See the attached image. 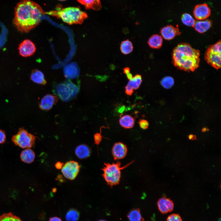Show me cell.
I'll use <instances>...</instances> for the list:
<instances>
[{"mask_svg":"<svg viewBox=\"0 0 221 221\" xmlns=\"http://www.w3.org/2000/svg\"><path fill=\"white\" fill-rule=\"evenodd\" d=\"M212 25V22L210 20L196 21L193 27L197 32L202 33L209 29L211 27Z\"/></svg>","mask_w":221,"mask_h":221,"instance_id":"cell-16","label":"cell"},{"mask_svg":"<svg viewBox=\"0 0 221 221\" xmlns=\"http://www.w3.org/2000/svg\"><path fill=\"white\" fill-rule=\"evenodd\" d=\"M18 49L19 54L21 56L27 57L33 55L35 53L36 48L32 41L26 39L20 44Z\"/></svg>","mask_w":221,"mask_h":221,"instance_id":"cell-9","label":"cell"},{"mask_svg":"<svg viewBox=\"0 0 221 221\" xmlns=\"http://www.w3.org/2000/svg\"><path fill=\"white\" fill-rule=\"evenodd\" d=\"M121 126L125 129L133 128L134 125V119L130 115L126 114L122 116L119 119Z\"/></svg>","mask_w":221,"mask_h":221,"instance_id":"cell-21","label":"cell"},{"mask_svg":"<svg viewBox=\"0 0 221 221\" xmlns=\"http://www.w3.org/2000/svg\"><path fill=\"white\" fill-rule=\"evenodd\" d=\"M12 140L14 144L22 148H30L34 144L35 137L21 128L17 133L12 136Z\"/></svg>","mask_w":221,"mask_h":221,"instance_id":"cell-7","label":"cell"},{"mask_svg":"<svg viewBox=\"0 0 221 221\" xmlns=\"http://www.w3.org/2000/svg\"><path fill=\"white\" fill-rule=\"evenodd\" d=\"M79 217V211L75 209H71L67 212L65 219L67 221H77Z\"/></svg>","mask_w":221,"mask_h":221,"instance_id":"cell-25","label":"cell"},{"mask_svg":"<svg viewBox=\"0 0 221 221\" xmlns=\"http://www.w3.org/2000/svg\"><path fill=\"white\" fill-rule=\"evenodd\" d=\"M221 41H219L214 44L210 45L204 54L206 62L216 69L221 67Z\"/></svg>","mask_w":221,"mask_h":221,"instance_id":"cell-5","label":"cell"},{"mask_svg":"<svg viewBox=\"0 0 221 221\" xmlns=\"http://www.w3.org/2000/svg\"><path fill=\"white\" fill-rule=\"evenodd\" d=\"M166 221H183V220L179 214L173 213L170 214L168 216Z\"/></svg>","mask_w":221,"mask_h":221,"instance_id":"cell-29","label":"cell"},{"mask_svg":"<svg viewBox=\"0 0 221 221\" xmlns=\"http://www.w3.org/2000/svg\"><path fill=\"white\" fill-rule=\"evenodd\" d=\"M125 107L124 106L120 107L118 110V112L120 113H122L124 110Z\"/></svg>","mask_w":221,"mask_h":221,"instance_id":"cell-38","label":"cell"},{"mask_svg":"<svg viewBox=\"0 0 221 221\" xmlns=\"http://www.w3.org/2000/svg\"><path fill=\"white\" fill-rule=\"evenodd\" d=\"M211 10L206 3L199 4L196 5L194 8L193 14L195 18L198 20H204L210 15Z\"/></svg>","mask_w":221,"mask_h":221,"instance_id":"cell-10","label":"cell"},{"mask_svg":"<svg viewBox=\"0 0 221 221\" xmlns=\"http://www.w3.org/2000/svg\"><path fill=\"white\" fill-rule=\"evenodd\" d=\"M30 79L35 83L45 85L46 81L45 79L43 73L37 69L33 70L30 76Z\"/></svg>","mask_w":221,"mask_h":221,"instance_id":"cell-18","label":"cell"},{"mask_svg":"<svg viewBox=\"0 0 221 221\" xmlns=\"http://www.w3.org/2000/svg\"><path fill=\"white\" fill-rule=\"evenodd\" d=\"M44 14L37 3L31 0H21L15 7L13 23L18 31L27 33L38 25Z\"/></svg>","mask_w":221,"mask_h":221,"instance_id":"cell-1","label":"cell"},{"mask_svg":"<svg viewBox=\"0 0 221 221\" xmlns=\"http://www.w3.org/2000/svg\"><path fill=\"white\" fill-rule=\"evenodd\" d=\"M133 161L122 167L118 161L115 163H104L102 169L103 172L102 176L107 184L110 187L118 184L121 178V171L128 166Z\"/></svg>","mask_w":221,"mask_h":221,"instance_id":"cell-4","label":"cell"},{"mask_svg":"<svg viewBox=\"0 0 221 221\" xmlns=\"http://www.w3.org/2000/svg\"><path fill=\"white\" fill-rule=\"evenodd\" d=\"M181 20L185 25L193 27L196 21L192 16L187 13H184L182 15Z\"/></svg>","mask_w":221,"mask_h":221,"instance_id":"cell-26","label":"cell"},{"mask_svg":"<svg viewBox=\"0 0 221 221\" xmlns=\"http://www.w3.org/2000/svg\"><path fill=\"white\" fill-rule=\"evenodd\" d=\"M157 205L159 211L163 214L172 212L174 207L173 201L165 197L161 198L158 200Z\"/></svg>","mask_w":221,"mask_h":221,"instance_id":"cell-13","label":"cell"},{"mask_svg":"<svg viewBox=\"0 0 221 221\" xmlns=\"http://www.w3.org/2000/svg\"><path fill=\"white\" fill-rule=\"evenodd\" d=\"M45 14L60 18L69 25L81 24L88 17L87 13L79 8L69 7L45 12Z\"/></svg>","mask_w":221,"mask_h":221,"instance_id":"cell-3","label":"cell"},{"mask_svg":"<svg viewBox=\"0 0 221 221\" xmlns=\"http://www.w3.org/2000/svg\"><path fill=\"white\" fill-rule=\"evenodd\" d=\"M139 123L140 127L143 129H147L149 125L148 121L143 119H140L139 122Z\"/></svg>","mask_w":221,"mask_h":221,"instance_id":"cell-30","label":"cell"},{"mask_svg":"<svg viewBox=\"0 0 221 221\" xmlns=\"http://www.w3.org/2000/svg\"><path fill=\"white\" fill-rule=\"evenodd\" d=\"M21 161L26 163L33 162L35 157V154L33 150L30 148H26L22 150L20 155Z\"/></svg>","mask_w":221,"mask_h":221,"instance_id":"cell-19","label":"cell"},{"mask_svg":"<svg viewBox=\"0 0 221 221\" xmlns=\"http://www.w3.org/2000/svg\"><path fill=\"white\" fill-rule=\"evenodd\" d=\"M133 89L128 84L125 87V91L126 93L128 95L130 96L133 93Z\"/></svg>","mask_w":221,"mask_h":221,"instance_id":"cell-34","label":"cell"},{"mask_svg":"<svg viewBox=\"0 0 221 221\" xmlns=\"http://www.w3.org/2000/svg\"><path fill=\"white\" fill-rule=\"evenodd\" d=\"M161 84L164 88L167 89H170L174 84V80L171 76H166L162 79Z\"/></svg>","mask_w":221,"mask_h":221,"instance_id":"cell-28","label":"cell"},{"mask_svg":"<svg viewBox=\"0 0 221 221\" xmlns=\"http://www.w3.org/2000/svg\"><path fill=\"white\" fill-rule=\"evenodd\" d=\"M98 221H106V220H104V219H100Z\"/></svg>","mask_w":221,"mask_h":221,"instance_id":"cell-40","label":"cell"},{"mask_svg":"<svg viewBox=\"0 0 221 221\" xmlns=\"http://www.w3.org/2000/svg\"><path fill=\"white\" fill-rule=\"evenodd\" d=\"M84 6L86 10L92 9L96 11L100 10L102 7L100 0H77Z\"/></svg>","mask_w":221,"mask_h":221,"instance_id":"cell-17","label":"cell"},{"mask_svg":"<svg viewBox=\"0 0 221 221\" xmlns=\"http://www.w3.org/2000/svg\"><path fill=\"white\" fill-rule=\"evenodd\" d=\"M0 221H23L11 212L4 213L0 216Z\"/></svg>","mask_w":221,"mask_h":221,"instance_id":"cell-27","label":"cell"},{"mask_svg":"<svg viewBox=\"0 0 221 221\" xmlns=\"http://www.w3.org/2000/svg\"><path fill=\"white\" fill-rule=\"evenodd\" d=\"M102 136L100 133H96L94 136V139L95 143L98 145L101 142L102 140Z\"/></svg>","mask_w":221,"mask_h":221,"instance_id":"cell-32","label":"cell"},{"mask_svg":"<svg viewBox=\"0 0 221 221\" xmlns=\"http://www.w3.org/2000/svg\"><path fill=\"white\" fill-rule=\"evenodd\" d=\"M49 221H62V220L59 217L54 216L50 218Z\"/></svg>","mask_w":221,"mask_h":221,"instance_id":"cell-36","label":"cell"},{"mask_svg":"<svg viewBox=\"0 0 221 221\" xmlns=\"http://www.w3.org/2000/svg\"><path fill=\"white\" fill-rule=\"evenodd\" d=\"M63 165V163L60 161L57 162L55 165V167L58 169H61Z\"/></svg>","mask_w":221,"mask_h":221,"instance_id":"cell-35","label":"cell"},{"mask_svg":"<svg viewBox=\"0 0 221 221\" xmlns=\"http://www.w3.org/2000/svg\"><path fill=\"white\" fill-rule=\"evenodd\" d=\"M188 138L190 140H195L196 139V135L192 134H190L188 136Z\"/></svg>","mask_w":221,"mask_h":221,"instance_id":"cell-37","label":"cell"},{"mask_svg":"<svg viewBox=\"0 0 221 221\" xmlns=\"http://www.w3.org/2000/svg\"><path fill=\"white\" fill-rule=\"evenodd\" d=\"M123 72L126 74L127 78L129 80L133 77L132 74L130 72V68L128 67H125L123 69Z\"/></svg>","mask_w":221,"mask_h":221,"instance_id":"cell-33","label":"cell"},{"mask_svg":"<svg viewBox=\"0 0 221 221\" xmlns=\"http://www.w3.org/2000/svg\"><path fill=\"white\" fill-rule=\"evenodd\" d=\"M80 166L78 162L74 161L66 162L61 168V172L66 179L74 180L78 174Z\"/></svg>","mask_w":221,"mask_h":221,"instance_id":"cell-8","label":"cell"},{"mask_svg":"<svg viewBox=\"0 0 221 221\" xmlns=\"http://www.w3.org/2000/svg\"><path fill=\"white\" fill-rule=\"evenodd\" d=\"M6 140V136L5 131L0 129V144L5 142Z\"/></svg>","mask_w":221,"mask_h":221,"instance_id":"cell-31","label":"cell"},{"mask_svg":"<svg viewBox=\"0 0 221 221\" xmlns=\"http://www.w3.org/2000/svg\"><path fill=\"white\" fill-rule=\"evenodd\" d=\"M133 46L132 42L128 39L122 41L120 46L122 53L125 55L130 53L133 51Z\"/></svg>","mask_w":221,"mask_h":221,"instance_id":"cell-23","label":"cell"},{"mask_svg":"<svg viewBox=\"0 0 221 221\" xmlns=\"http://www.w3.org/2000/svg\"><path fill=\"white\" fill-rule=\"evenodd\" d=\"M58 0L60 1H66L67 0Z\"/></svg>","mask_w":221,"mask_h":221,"instance_id":"cell-41","label":"cell"},{"mask_svg":"<svg viewBox=\"0 0 221 221\" xmlns=\"http://www.w3.org/2000/svg\"><path fill=\"white\" fill-rule=\"evenodd\" d=\"M209 130V129L206 127H204L202 129V131L203 132H205Z\"/></svg>","mask_w":221,"mask_h":221,"instance_id":"cell-39","label":"cell"},{"mask_svg":"<svg viewBox=\"0 0 221 221\" xmlns=\"http://www.w3.org/2000/svg\"><path fill=\"white\" fill-rule=\"evenodd\" d=\"M55 92L59 98L64 102H68L73 98L78 93L79 88L75 84L68 81L58 85Z\"/></svg>","mask_w":221,"mask_h":221,"instance_id":"cell-6","label":"cell"},{"mask_svg":"<svg viewBox=\"0 0 221 221\" xmlns=\"http://www.w3.org/2000/svg\"><path fill=\"white\" fill-rule=\"evenodd\" d=\"M161 36L165 39L170 40L181 33L178 27L172 25H167L162 28L160 31Z\"/></svg>","mask_w":221,"mask_h":221,"instance_id":"cell-11","label":"cell"},{"mask_svg":"<svg viewBox=\"0 0 221 221\" xmlns=\"http://www.w3.org/2000/svg\"><path fill=\"white\" fill-rule=\"evenodd\" d=\"M127 217L129 221H144L139 208H134L131 210L128 213Z\"/></svg>","mask_w":221,"mask_h":221,"instance_id":"cell-22","label":"cell"},{"mask_svg":"<svg viewBox=\"0 0 221 221\" xmlns=\"http://www.w3.org/2000/svg\"><path fill=\"white\" fill-rule=\"evenodd\" d=\"M128 151L126 145L121 142L114 144L112 149V153L115 160L123 159L126 156Z\"/></svg>","mask_w":221,"mask_h":221,"instance_id":"cell-12","label":"cell"},{"mask_svg":"<svg viewBox=\"0 0 221 221\" xmlns=\"http://www.w3.org/2000/svg\"><path fill=\"white\" fill-rule=\"evenodd\" d=\"M58 99L56 95H46L41 99L39 104V107L43 110H49L56 103Z\"/></svg>","mask_w":221,"mask_h":221,"instance_id":"cell-14","label":"cell"},{"mask_svg":"<svg viewBox=\"0 0 221 221\" xmlns=\"http://www.w3.org/2000/svg\"><path fill=\"white\" fill-rule=\"evenodd\" d=\"M142 82V76L140 74H137L129 80L127 84L133 90H136L139 88Z\"/></svg>","mask_w":221,"mask_h":221,"instance_id":"cell-24","label":"cell"},{"mask_svg":"<svg viewBox=\"0 0 221 221\" xmlns=\"http://www.w3.org/2000/svg\"><path fill=\"white\" fill-rule=\"evenodd\" d=\"M200 53L188 43L178 44L173 49L172 62L177 68L186 72H193L199 66Z\"/></svg>","mask_w":221,"mask_h":221,"instance_id":"cell-2","label":"cell"},{"mask_svg":"<svg viewBox=\"0 0 221 221\" xmlns=\"http://www.w3.org/2000/svg\"><path fill=\"white\" fill-rule=\"evenodd\" d=\"M163 39L161 36L155 34L152 35L148 41V44L152 48L159 49L162 45Z\"/></svg>","mask_w":221,"mask_h":221,"instance_id":"cell-20","label":"cell"},{"mask_svg":"<svg viewBox=\"0 0 221 221\" xmlns=\"http://www.w3.org/2000/svg\"><path fill=\"white\" fill-rule=\"evenodd\" d=\"M75 153L76 156L79 159H84L90 156L91 153V150L87 145L82 144L76 147Z\"/></svg>","mask_w":221,"mask_h":221,"instance_id":"cell-15","label":"cell"}]
</instances>
